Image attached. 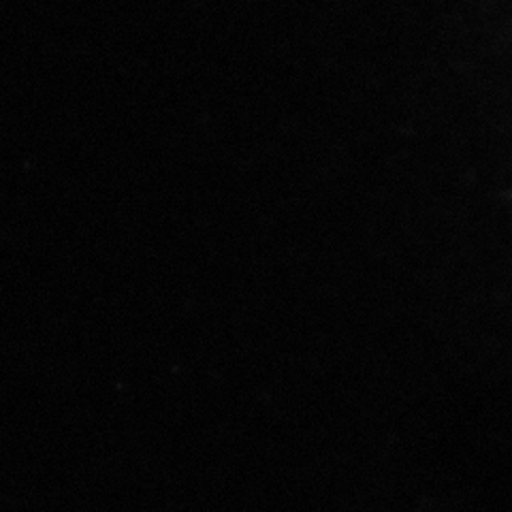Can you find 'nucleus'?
Here are the masks:
<instances>
[]
</instances>
